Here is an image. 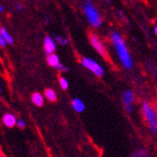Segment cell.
Listing matches in <instances>:
<instances>
[{
    "label": "cell",
    "mask_w": 157,
    "mask_h": 157,
    "mask_svg": "<svg viewBox=\"0 0 157 157\" xmlns=\"http://www.w3.org/2000/svg\"><path fill=\"white\" fill-rule=\"evenodd\" d=\"M154 33H155V35L157 36V26L154 27Z\"/></svg>",
    "instance_id": "cell-22"
},
{
    "label": "cell",
    "mask_w": 157,
    "mask_h": 157,
    "mask_svg": "<svg viewBox=\"0 0 157 157\" xmlns=\"http://www.w3.org/2000/svg\"><path fill=\"white\" fill-rule=\"evenodd\" d=\"M124 111L127 113V114H132L134 112V105L133 104H127V105H124Z\"/></svg>",
    "instance_id": "cell-17"
},
{
    "label": "cell",
    "mask_w": 157,
    "mask_h": 157,
    "mask_svg": "<svg viewBox=\"0 0 157 157\" xmlns=\"http://www.w3.org/2000/svg\"><path fill=\"white\" fill-rule=\"evenodd\" d=\"M59 84H60V87L63 89V90H67L70 87V84H69V81H67V79L66 77H63L61 76L59 78Z\"/></svg>",
    "instance_id": "cell-15"
},
{
    "label": "cell",
    "mask_w": 157,
    "mask_h": 157,
    "mask_svg": "<svg viewBox=\"0 0 157 157\" xmlns=\"http://www.w3.org/2000/svg\"><path fill=\"white\" fill-rule=\"evenodd\" d=\"M44 51L47 55H50L53 54L56 50V43L55 40L52 39L49 36H46L44 40Z\"/></svg>",
    "instance_id": "cell-6"
},
{
    "label": "cell",
    "mask_w": 157,
    "mask_h": 157,
    "mask_svg": "<svg viewBox=\"0 0 157 157\" xmlns=\"http://www.w3.org/2000/svg\"><path fill=\"white\" fill-rule=\"evenodd\" d=\"M105 2H106L107 4H111V0H105Z\"/></svg>",
    "instance_id": "cell-23"
},
{
    "label": "cell",
    "mask_w": 157,
    "mask_h": 157,
    "mask_svg": "<svg viewBox=\"0 0 157 157\" xmlns=\"http://www.w3.org/2000/svg\"><path fill=\"white\" fill-rule=\"evenodd\" d=\"M111 39H112V43L115 47L116 53H117L122 67H124L125 70H132L134 67L133 59L130 55V53H129V50L121 35L119 32L114 31L111 34Z\"/></svg>",
    "instance_id": "cell-1"
},
{
    "label": "cell",
    "mask_w": 157,
    "mask_h": 157,
    "mask_svg": "<svg viewBox=\"0 0 157 157\" xmlns=\"http://www.w3.org/2000/svg\"><path fill=\"white\" fill-rule=\"evenodd\" d=\"M31 100L34 104H35L36 106L38 107H40V106H43L44 105V97L42 94H40V93H34L32 94V97H31Z\"/></svg>",
    "instance_id": "cell-11"
},
{
    "label": "cell",
    "mask_w": 157,
    "mask_h": 157,
    "mask_svg": "<svg viewBox=\"0 0 157 157\" xmlns=\"http://www.w3.org/2000/svg\"><path fill=\"white\" fill-rule=\"evenodd\" d=\"M0 12H4V7L2 6V5H0Z\"/></svg>",
    "instance_id": "cell-21"
},
{
    "label": "cell",
    "mask_w": 157,
    "mask_h": 157,
    "mask_svg": "<svg viewBox=\"0 0 157 157\" xmlns=\"http://www.w3.org/2000/svg\"><path fill=\"white\" fill-rule=\"evenodd\" d=\"M6 44H7L6 40H5L1 35H0V46H1V47H5Z\"/></svg>",
    "instance_id": "cell-19"
},
{
    "label": "cell",
    "mask_w": 157,
    "mask_h": 157,
    "mask_svg": "<svg viewBox=\"0 0 157 157\" xmlns=\"http://www.w3.org/2000/svg\"><path fill=\"white\" fill-rule=\"evenodd\" d=\"M142 113L147 124L153 135H157V114L155 109L147 101L142 102Z\"/></svg>",
    "instance_id": "cell-2"
},
{
    "label": "cell",
    "mask_w": 157,
    "mask_h": 157,
    "mask_svg": "<svg viewBox=\"0 0 157 157\" xmlns=\"http://www.w3.org/2000/svg\"><path fill=\"white\" fill-rule=\"evenodd\" d=\"M90 43H91L92 46L95 49V51H98V53L100 56H102L105 59H108L107 50L105 48L103 43L101 42L97 34H91L90 35Z\"/></svg>",
    "instance_id": "cell-5"
},
{
    "label": "cell",
    "mask_w": 157,
    "mask_h": 157,
    "mask_svg": "<svg viewBox=\"0 0 157 157\" xmlns=\"http://www.w3.org/2000/svg\"><path fill=\"white\" fill-rule=\"evenodd\" d=\"M44 97L47 100H49L51 102H54L57 100V95L56 93L54 92L52 89H46L44 91Z\"/></svg>",
    "instance_id": "cell-13"
},
{
    "label": "cell",
    "mask_w": 157,
    "mask_h": 157,
    "mask_svg": "<svg viewBox=\"0 0 157 157\" xmlns=\"http://www.w3.org/2000/svg\"><path fill=\"white\" fill-rule=\"evenodd\" d=\"M82 9H83V13L87 18V20L90 24L94 27V28H98L100 27L102 20H101V17L99 15L98 11L97 10V8L94 6V4L90 1V0H86L85 3L82 6Z\"/></svg>",
    "instance_id": "cell-3"
},
{
    "label": "cell",
    "mask_w": 157,
    "mask_h": 157,
    "mask_svg": "<svg viewBox=\"0 0 157 157\" xmlns=\"http://www.w3.org/2000/svg\"><path fill=\"white\" fill-rule=\"evenodd\" d=\"M47 64H48L53 69H56V67L61 64L60 58L58 57V55L56 54H50V55H47Z\"/></svg>",
    "instance_id": "cell-10"
},
{
    "label": "cell",
    "mask_w": 157,
    "mask_h": 157,
    "mask_svg": "<svg viewBox=\"0 0 157 157\" xmlns=\"http://www.w3.org/2000/svg\"><path fill=\"white\" fill-rule=\"evenodd\" d=\"M135 100V94L132 90H124L121 93V101L124 105L127 104H133Z\"/></svg>",
    "instance_id": "cell-7"
},
{
    "label": "cell",
    "mask_w": 157,
    "mask_h": 157,
    "mask_svg": "<svg viewBox=\"0 0 157 157\" xmlns=\"http://www.w3.org/2000/svg\"><path fill=\"white\" fill-rule=\"evenodd\" d=\"M17 9L18 11L21 10V5H20V4H17Z\"/></svg>",
    "instance_id": "cell-20"
},
{
    "label": "cell",
    "mask_w": 157,
    "mask_h": 157,
    "mask_svg": "<svg viewBox=\"0 0 157 157\" xmlns=\"http://www.w3.org/2000/svg\"><path fill=\"white\" fill-rule=\"evenodd\" d=\"M17 127H19V128H24V127L26 126V122H25V121L22 120V119H18L17 121Z\"/></svg>",
    "instance_id": "cell-18"
},
{
    "label": "cell",
    "mask_w": 157,
    "mask_h": 157,
    "mask_svg": "<svg viewBox=\"0 0 157 157\" xmlns=\"http://www.w3.org/2000/svg\"><path fill=\"white\" fill-rule=\"evenodd\" d=\"M130 157H149V152L147 148L140 147L131 153Z\"/></svg>",
    "instance_id": "cell-12"
},
{
    "label": "cell",
    "mask_w": 157,
    "mask_h": 157,
    "mask_svg": "<svg viewBox=\"0 0 157 157\" xmlns=\"http://www.w3.org/2000/svg\"><path fill=\"white\" fill-rule=\"evenodd\" d=\"M71 107L76 113H83L86 109V105L84 101L79 98H74L71 100Z\"/></svg>",
    "instance_id": "cell-8"
},
{
    "label": "cell",
    "mask_w": 157,
    "mask_h": 157,
    "mask_svg": "<svg viewBox=\"0 0 157 157\" xmlns=\"http://www.w3.org/2000/svg\"><path fill=\"white\" fill-rule=\"evenodd\" d=\"M0 157H2V154H1V152H0Z\"/></svg>",
    "instance_id": "cell-24"
},
{
    "label": "cell",
    "mask_w": 157,
    "mask_h": 157,
    "mask_svg": "<svg viewBox=\"0 0 157 157\" xmlns=\"http://www.w3.org/2000/svg\"><path fill=\"white\" fill-rule=\"evenodd\" d=\"M2 121H3V124L7 127H9V128H12V127H13L15 125H17V118L15 117V115L10 114V113L5 114L3 116Z\"/></svg>",
    "instance_id": "cell-9"
},
{
    "label": "cell",
    "mask_w": 157,
    "mask_h": 157,
    "mask_svg": "<svg viewBox=\"0 0 157 157\" xmlns=\"http://www.w3.org/2000/svg\"><path fill=\"white\" fill-rule=\"evenodd\" d=\"M81 65L83 66L85 69L92 71L94 75L98 76V77H102L105 73L103 67L100 66L97 61H94L92 58H89V57L82 58L81 59Z\"/></svg>",
    "instance_id": "cell-4"
},
{
    "label": "cell",
    "mask_w": 157,
    "mask_h": 157,
    "mask_svg": "<svg viewBox=\"0 0 157 157\" xmlns=\"http://www.w3.org/2000/svg\"><path fill=\"white\" fill-rule=\"evenodd\" d=\"M0 35H1L6 40L7 44H13V40L12 36L8 33V31H7L4 28V27H1V28H0Z\"/></svg>",
    "instance_id": "cell-14"
},
{
    "label": "cell",
    "mask_w": 157,
    "mask_h": 157,
    "mask_svg": "<svg viewBox=\"0 0 157 157\" xmlns=\"http://www.w3.org/2000/svg\"><path fill=\"white\" fill-rule=\"evenodd\" d=\"M0 93H1V88H0Z\"/></svg>",
    "instance_id": "cell-25"
},
{
    "label": "cell",
    "mask_w": 157,
    "mask_h": 157,
    "mask_svg": "<svg viewBox=\"0 0 157 157\" xmlns=\"http://www.w3.org/2000/svg\"><path fill=\"white\" fill-rule=\"evenodd\" d=\"M55 40L60 45H63V46L69 44V40L63 36H55Z\"/></svg>",
    "instance_id": "cell-16"
}]
</instances>
